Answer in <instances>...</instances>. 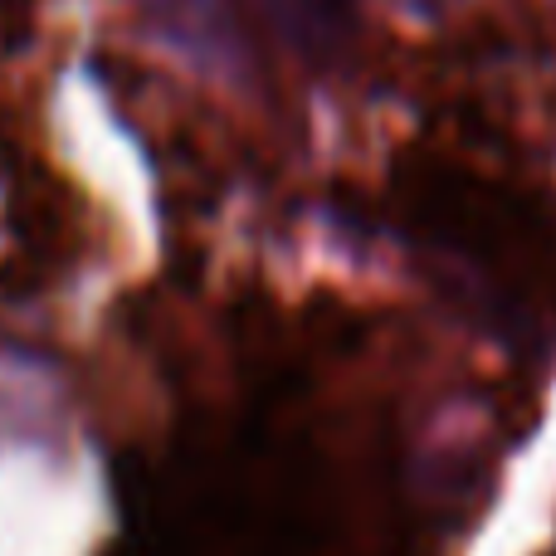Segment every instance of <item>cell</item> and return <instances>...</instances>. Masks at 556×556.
Returning a JSON list of instances; mask_svg holds the SVG:
<instances>
[{
    "label": "cell",
    "mask_w": 556,
    "mask_h": 556,
    "mask_svg": "<svg viewBox=\"0 0 556 556\" xmlns=\"http://www.w3.org/2000/svg\"><path fill=\"white\" fill-rule=\"evenodd\" d=\"M132 10L162 45L211 74H244L254 64L250 29L235 0H132Z\"/></svg>",
    "instance_id": "cell-2"
},
{
    "label": "cell",
    "mask_w": 556,
    "mask_h": 556,
    "mask_svg": "<svg viewBox=\"0 0 556 556\" xmlns=\"http://www.w3.org/2000/svg\"><path fill=\"white\" fill-rule=\"evenodd\" d=\"M260 10L274 35L313 68L342 64L362 39V15L352 0H260Z\"/></svg>",
    "instance_id": "cell-3"
},
{
    "label": "cell",
    "mask_w": 556,
    "mask_h": 556,
    "mask_svg": "<svg viewBox=\"0 0 556 556\" xmlns=\"http://www.w3.org/2000/svg\"><path fill=\"white\" fill-rule=\"evenodd\" d=\"M395 10H405V15H415V20H440V15H450L459 0H391Z\"/></svg>",
    "instance_id": "cell-4"
},
{
    "label": "cell",
    "mask_w": 556,
    "mask_h": 556,
    "mask_svg": "<svg viewBox=\"0 0 556 556\" xmlns=\"http://www.w3.org/2000/svg\"><path fill=\"white\" fill-rule=\"evenodd\" d=\"M395 201L410 235L483 293L518 298L556 269V220L547 205L464 162L420 156L405 166Z\"/></svg>",
    "instance_id": "cell-1"
}]
</instances>
